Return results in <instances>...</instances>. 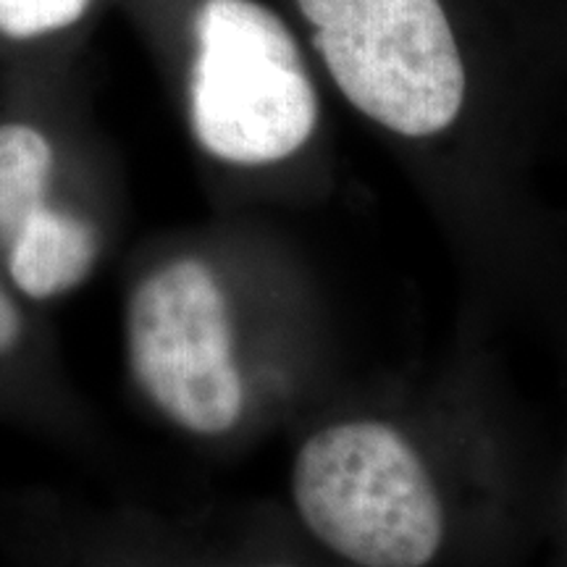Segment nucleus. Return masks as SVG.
Wrapping results in <instances>:
<instances>
[{
	"label": "nucleus",
	"instance_id": "nucleus-5",
	"mask_svg": "<svg viewBox=\"0 0 567 567\" xmlns=\"http://www.w3.org/2000/svg\"><path fill=\"white\" fill-rule=\"evenodd\" d=\"M9 271L34 300L63 295L87 279L101 250L95 226L80 216L42 205L11 239Z\"/></svg>",
	"mask_w": 567,
	"mask_h": 567
},
{
	"label": "nucleus",
	"instance_id": "nucleus-4",
	"mask_svg": "<svg viewBox=\"0 0 567 567\" xmlns=\"http://www.w3.org/2000/svg\"><path fill=\"white\" fill-rule=\"evenodd\" d=\"M126 339L134 379L176 425L200 436L237 425L245 386L229 305L208 266L184 258L147 276L130 300Z\"/></svg>",
	"mask_w": 567,
	"mask_h": 567
},
{
	"label": "nucleus",
	"instance_id": "nucleus-3",
	"mask_svg": "<svg viewBox=\"0 0 567 567\" xmlns=\"http://www.w3.org/2000/svg\"><path fill=\"white\" fill-rule=\"evenodd\" d=\"M292 492L305 526L358 567H425L442 549L434 481L386 423H337L310 436Z\"/></svg>",
	"mask_w": 567,
	"mask_h": 567
},
{
	"label": "nucleus",
	"instance_id": "nucleus-8",
	"mask_svg": "<svg viewBox=\"0 0 567 567\" xmlns=\"http://www.w3.org/2000/svg\"><path fill=\"white\" fill-rule=\"evenodd\" d=\"M21 337V316L17 305L11 302V297L6 295V289L0 287V354L9 352L17 347Z\"/></svg>",
	"mask_w": 567,
	"mask_h": 567
},
{
	"label": "nucleus",
	"instance_id": "nucleus-1",
	"mask_svg": "<svg viewBox=\"0 0 567 567\" xmlns=\"http://www.w3.org/2000/svg\"><path fill=\"white\" fill-rule=\"evenodd\" d=\"M287 3L344 101L410 142L439 140L463 122L481 61L557 55L555 0Z\"/></svg>",
	"mask_w": 567,
	"mask_h": 567
},
{
	"label": "nucleus",
	"instance_id": "nucleus-9",
	"mask_svg": "<svg viewBox=\"0 0 567 567\" xmlns=\"http://www.w3.org/2000/svg\"><path fill=\"white\" fill-rule=\"evenodd\" d=\"M555 34L559 66L567 69V0H555Z\"/></svg>",
	"mask_w": 567,
	"mask_h": 567
},
{
	"label": "nucleus",
	"instance_id": "nucleus-2",
	"mask_svg": "<svg viewBox=\"0 0 567 567\" xmlns=\"http://www.w3.org/2000/svg\"><path fill=\"white\" fill-rule=\"evenodd\" d=\"M189 40V126L210 158L276 166L313 140L321 97L292 17L264 0H200Z\"/></svg>",
	"mask_w": 567,
	"mask_h": 567
},
{
	"label": "nucleus",
	"instance_id": "nucleus-7",
	"mask_svg": "<svg viewBox=\"0 0 567 567\" xmlns=\"http://www.w3.org/2000/svg\"><path fill=\"white\" fill-rule=\"evenodd\" d=\"M90 6L92 0H0V34L32 40L69 30Z\"/></svg>",
	"mask_w": 567,
	"mask_h": 567
},
{
	"label": "nucleus",
	"instance_id": "nucleus-6",
	"mask_svg": "<svg viewBox=\"0 0 567 567\" xmlns=\"http://www.w3.org/2000/svg\"><path fill=\"white\" fill-rule=\"evenodd\" d=\"M53 147L27 124H0V239L11 245L45 203Z\"/></svg>",
	"mask_w": 567,
	"mask_h": 567
},
{
	"label": "nucleus",
	"instance_id": "nucleus-10",
	"mask_svg": "<svg viewBox=\"0 0 567 567\" xmlns=\"http://www.w3.org/2000/svg\"><path fill=\"white\" fill-rule=\"evenodd\" d=\"M271 567H289V565H271Z\"/></svg>",
	"mask_w": 567,
	"mask_h": 567
}]
</instances>
